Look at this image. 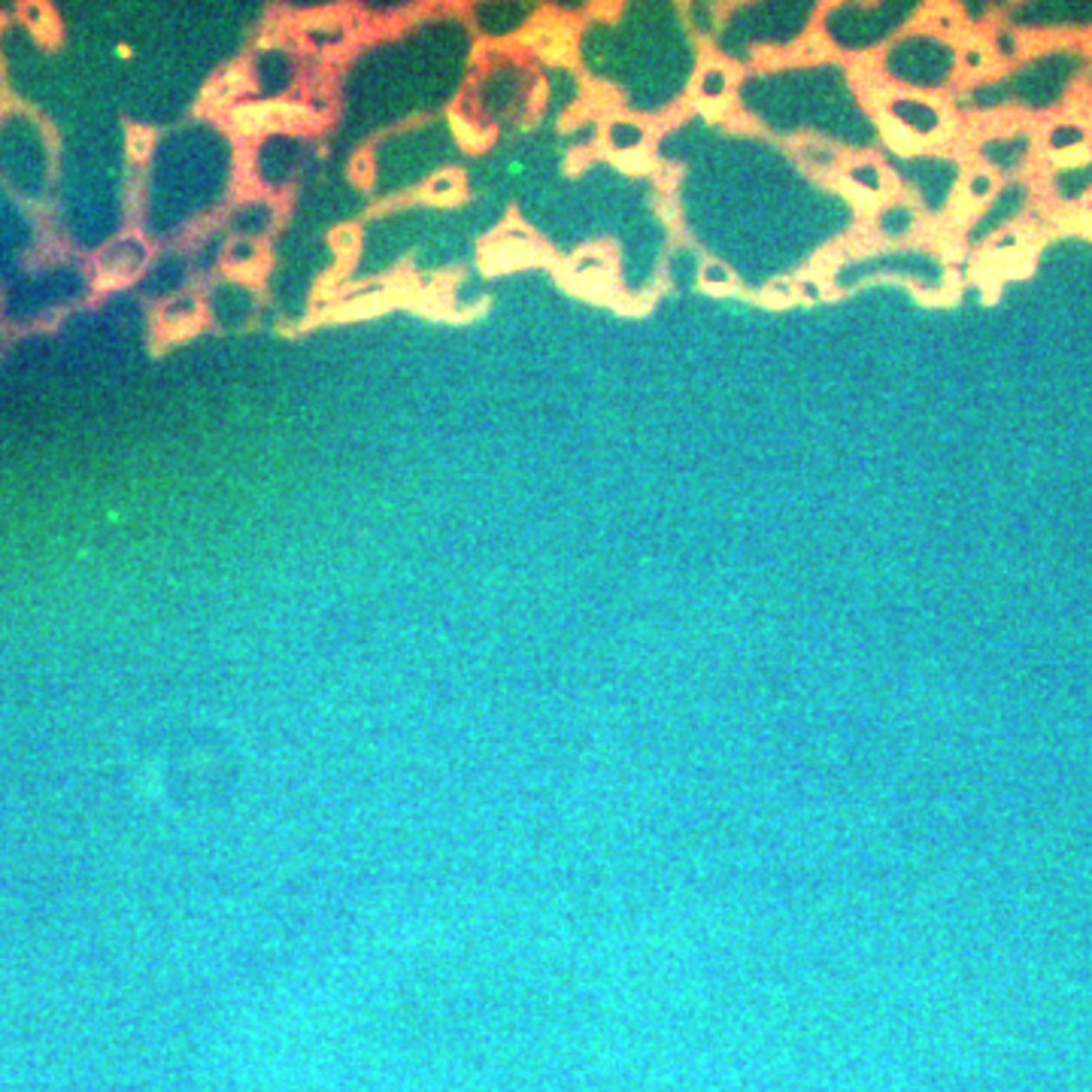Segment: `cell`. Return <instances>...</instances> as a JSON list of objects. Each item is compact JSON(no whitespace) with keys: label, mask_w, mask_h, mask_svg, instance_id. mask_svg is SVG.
<instances>
[{"label":"cell","mask_w":1092,"mask_h":1092,"mask_svg":"<svg viewBox=\"0 0 1092 1092\" xmlns=\"http://www.w3.org/2000/svg\"><path fill=\"white\" fill-rule=\"evenodd\" d=\"M565 282L577 288L579 295H589V298H610L616 292L613 258L595 255V252H579L573 268L565 274Z\"/></svg>","instance_id":"obj_2"},{"label":"cell","mask_w":1092,"mask_h":1092,"mask_svg":"<svg viewBox=\"0 0 1092 1092\" xmlns=\"http://www.w3.org/2000/svg\"><path fill=\"white\" fill-rule=\"evenodd\" d=\"M829 55H835V43L829 40V34H823L819 28H811L801 43L792 49V58L789 61H825Z\"/></svg>","instance_id":"obj_7"},{"label":"cell","mask_w":1092,"mask_h":1092,"mask_svg":"<svg viewBox=\"0 0 1092 1092\" xmlns=\"http://www.w3.org/2000/svg\"><path fill=\"white\" fill-rule=\"evenodd\" d=\"M913 28H923L929 30V34L953 36V40H959V36L965 34V22H962L959 6H947V3L925 6L917 16V22H913Z\"/></svg>","instance_id":"obj_6"},{"label":"cell","mask_w":1092,"mask_h":1092,"mask_svg":"<svg viewBox=\"0 0 1092 1092\" xmlns=\"http://www.w3.org/2000/svg\"><path fill=\"white\" fill-rule=\"evenodd\" d=\"M234 122H237L243 131L255 134L261 128H282V125H298L301 122V109L298 107H286V103H264V107H237L234 113Z\"/></svg>","instance_id":"obj_4"},{"label":"cell","mask_w":1092,"mask_h":1092,"mask_svg":"<svg viewBox=\"0 0 1092 1092\" xmlns=\"http://www.w3.org/2000/svg\"><path fill=\"white\" fill-rule=\"evenodd\" d=\"M526 40L532 43V49L538 55H544L546 61L565 64L577 52V40H573V24L561 16H540L532 22Z\"/></svg>","instance_id":"obj_1"},{"label":"cell","mask_w":1092,"mask_h":1092,"mask_svg":"<svg viewBox=\"0 0 1092 1092\" xmlns=\"http://www.w3.org/2000/svg\"><path fill=\"white\" fill-rule=\"evenodd\" d=\"M1089 156H1092V149L1087 143H1075V146H1069V149H1053L1050 152L1053 164H1059V168H1065V164H1083V162H1089Z\"/></svg>","instance_id":"obj_9"},{"label":"cell","mask_w":1092,"mask_h":1092,"mask_svg":"<svg viewBox=\"0 0 1092 1092\" xmlns=\"http://www.w3.org/2000/svg\"><path fill=\"white\" fill-rule=\"evenodd\" d=\"M461 182L465 180H461L459 174H440L428 185V195L434 197V201H455V197H461V191H465Z\"/></svg>","instance_id":"obj_8"},{"label":"cell","mask_w":1092,"mask_h":1092,"mask_svg":"<svg viewBox=\"0 0 1092 1092\" xmlns=\"http://www.w3.org/2000/svg\"><path fill=\"white\" fill-rule=\"evenodd\" d=\"M149 152V134L146 131H134V156H146Z\"/></svg>","instance_id":"obj_11"},{"label":"cell","mask_w":1092,"mask_h":1092,"mask_svg":"<svg viewBox=\"0 0 1092 1092\" xmlns=\"http://www.w3.org/2000/svg\"><path fill=\"white\" fill-rule=\"evenodd\" d=\"M24 18H28V22L34 24L40 34H46V30H49V36L55 34V16L46 10V6H28V10H24Z\"/></svg>","instance_id":"obj_10"},{"label":"cell","mask_w":1092,"mask_h":1092,"mask_svg":"<svg viewBox=\"0 0 1092 1092\" xmlns=\"http://www.w3.org/2000/svg\"><path fill=\"white\" fill-rule=\"evenodd\" d=\"M540 243L528 234H516V231H504L486 246V261L492 268H522V264H532L540 258Z\"/></svg>","instance_id":"obj_3"},{"label":"cell","mask_w":1092,"mask_h":1092,"mask_svg":"<svg viewBox=\"0 0 1092 1092\" xmlns=\"http://www.w3.org/2000/svg\"><path fill=\"white\" fill-rule=\"evenodd\" d=\"M874 119H877L880 134H884L886 143L896 152H902V156H913V152L929 149V137H923V134H917L910 125H904L892 109H884V113H877Z\"/></svg>","instance_id":"obj_5"}]
</instances>
